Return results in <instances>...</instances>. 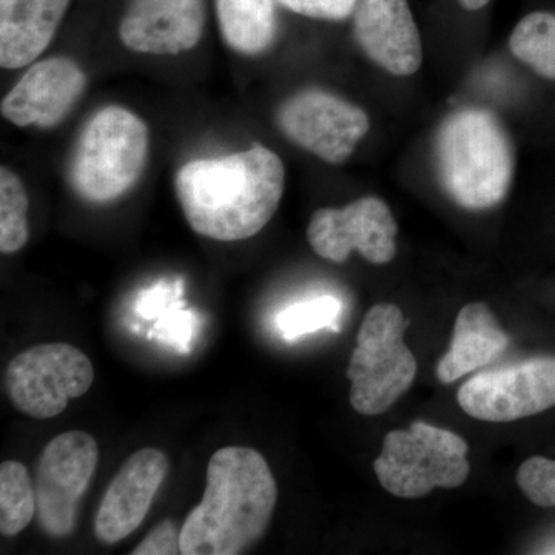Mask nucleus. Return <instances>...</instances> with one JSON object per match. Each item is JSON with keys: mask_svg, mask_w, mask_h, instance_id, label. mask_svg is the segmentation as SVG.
Segmentation results:
<instances>
[{"mask_svg": "<svg viewBox=\"0 0 555 555\" xmlns=\"http://www.w3.org/2000/svg\"><path fill=\"white\" fill-rule=\"evenodd\" d=\"M284 185L283 160L261 144L221 158L189 160L175 178L190 229L224 243L261 232L280 207Z\"/></svg>", "mask_w": 555, "mask_h": 555, "instance_id": "obj_1", "label": "nucleus"}, {"mask_svg": "<svg viewBox=\"0 0 555 555\" xmlns=\"http://www.w3.org/2000/svg\"><path fill=\"white\" fill-rule=\"evenodd\" d=\"M206 491L181 526L182 555H238L264 535L278 500L275 477L257 449H218Z\"/></svg>", "mask_w": 555, "mask_h": 555, "instance_id": "obj_2", "label": "nucleus"}, {"mask_svg": "<svg viewBox=\"0 0 555 555\" xmlns=\"http://www.w3.org/2000/svg\"><path fill=\"white\" fill-rule=\"evenodd\" d=\"M436 158L448 195L470 210L495 207L513 184V141L502 120L489 109L452 113L438 130Z\"/></svg>", "mask_w": 555, "mask_h": 555, "instance_id": "obj_3", "label": "nucleus"}, {"mask_svg": "<svg viewBox=\"0 0 555 555\" xmlns=\"http://www.w3.org/2000/svg\"><path fill=\"white\" fill-rule=\"evenodd\" d=\"M147 124L130 109L109 105L87 120L73 147L68 181L79 198L108 204L134 188L147 164Z\"/></svg>", "mask_w": 555, "mask_h": 555, "instance_id": "obj_4", "label": "nucleus"}, {"mask_svg": "<svg viewBox=\"0 0 555 555\" xmlns=\"http://www.w3.org/2000/svg\"><path fill=\"white\" fill-rule=\"evenodd\" d=\"M406 324L396 305L369 309L347 367L350 404L358 414H385L414 383L416 360L404 345Z\"/></svg>", "mask_w": 555, "mask_h": 555, "instance_id": "obj_5", "label": "nucleus"}, {"mask_svg": "<svg viewBox=\"0 0 555 555\" xmlns=\"http://www.w3.org/2000/svg\"><path fill=\"white\" fill-rule=\"evenodd\" d=\"M469 447L448 429L416 422L387 434L374 469L379 483L400 499H420L436 488L454 489L469 477Z\"/></svg>", "mask_w": 555, "mask_h": 555, "instance_id": "obj_6", "label": "nucleus"}, {"mask_svg": "<svg viewBox=\"0 0 555 555\" xmlns=\"http://www.w3.org/2000/svg\"><path fill=\"white\" fill-rule=\"evenodd\" d=\"M94 382L90 358L67 343H46L24 350L7 367V392L31 418L60 415L69 400L86 396Z\"/></svg>", "mask_w": 555, "mask_h": 555, "instance_id": "obj_7", "label": "nucleus"}, {"mask_svg": "<svg viewBox=\"0 0 555 555\" xmlns=\"http://www.w3.org/2000/svg\"><path fill=\"white\" fill-rule=\"evenodd\" d=\"M100 460L96 440L82 430L61 434L43 448L36 470V516L54 539L75 531L80 499Z\"/></svg>", "mask_w": 555, "mask_h": 555, "instance_id": "obj_8", "label": "nucleus"}, {"mask_svg": "<svg viewBox=\"0 0 555 555\" xmlns=\"http://www.w3.org/2000/svg\"><path fill=\"white\" fill-rule=\"evenodd\" d=\"M460 408L473 418L509 423L555 406V357H534L480 372L460 387Z\"/></svg>", "mask_w": 555, "mask_h": 555, "instance_id": "obj_9", "label": "nucleus"}, {"mask_svg": "<svg viewBox=\"0 0 555 555\" xmlns=\"http://www.w3.org/2000/svg\"><path fill=\"white\" fill-rule=\"evenodd\" d=\"M276 124L288 141L328 164L349 159L371 127L364 109L321 90L288 98L278 109Z\"/></svg>", "mask_w": 555, "mask_h": 555, "instance_id": "obj_10", "label": "nucleus"}, {"mask_svg": "<svg viewBox=\"0 0 555 555\" xmlns=\"http://www.w3.org/2000/svg\"><path fill=\"white\" fill-rule=\"evenodd\" d=\"M398 225L385 201L366 196L343 208H320L308 228L318 257L343 264L353 250L372 264H387L397 255Z\"/></svg>", "mask_w": 555, "mask_h": 555, "instance_id": "obj_11", "label": "nucleus"}, {"mask_svg": "<svg viewBox=\"0 0 555 555\" xmlns=\"http://www.w3.org/2000/svg\"><path fill=\"white\" fill-rule=\"evenodd\" d=\"M87 87L83 69L68 57L33 64L3 98L2 116L17 127L51 129L67 118Z\"/></svg>", "mask_w": 555, "mask_h": 555, "instance_id": "obj_12", "label": "nucleus"}, {"mask_svg": "<svg viewBox=\"0 0 555 555\" xmlns=\"http://www.w3.org/2000/svg\"><path fill=\"white\" fill-rule=\"evenodd\" d=\"M169 460L159 449L145 448L124 463L102 499L94 534L105 545H115L142 525L160 485L169 474Z\"/></svg>", "mask_w": 555, "mask_h": 555, "instance_id": "obj_13", "label": "nucleus"}, {"mask_svg": "<svg viewBox=\"0 0 555 555\" xmlns=\"http://www.w3.org/2000/svg\"><path fill=\"white\" fill-rule=\"evenodd\" d=\"M204 25V0H130L119 39L137 53L177 56L198 46Z\"/></svg>", "mask_w": 555, "mask_h": 555, "instance_id": "obj_14", "label": "nucleus"}, {"mask_svg": "<svg viewBox=\"0 0 555 555\" xmlns=\"http://www.w3.org/2000/svg\"><path fill=\"white\" fill-rule=\"evenodd\" d=\"M353 33L361 50L390 75L411 76L422 67V38L408 0H361Z\"/></svg>", "mask_w": 555, "mask_h": 555, "instance_id": "obj_15", "label": "nucleus"}, {"mask_svg": "<svg viewBox=\"0 0 555 555\" xmlns=\"http://www.w3.org/2000/svg\"><path fill=\"white\" fill-rule=\"evenodd\" d=\"M72 0H0V65L16 69L38 60L56 36Z\"/></svg>", "mask_w": 555, "mask_h": 555, "instance_id": "obj_16", "label": "nucleus"}, {"mask_svg": "<svg viewBox=\"0 0 555 555\" xmlns=\"http://www.w3.org/2000/svg\"><path fill=\"white\" fill-rule=\"evenodd\" d=\"M509 338L491 309L483 302H470L456 317L451 349L438 363V379L451 385L492 363L505 352Z\"/></svg>", "mask_w": 555, "mask_h": 555, "instance_id": "obj_17", "label": "nucleus"}, {"mask_svg": "<svg viewBox=\"0 0 555 555\" xmlns=\"http://www.w3.org/2000/svg\"><path fill=\"white\" fill-rule=\"evenodd\" d=\"M276 0H217L222 39L236 53L255 56L276 36Z\"/></svg>", "mask_w": 555, "mask_h": 555, "instance_id": "obj_18", "label": "nucleus"}, {"mask_svg": "<svg viewBox=\"0 0 555 555\" xmlns=\"http://www.w3.org/2000/svg\"><path fill=\"white\" fill-rule=\"evenodd\" d=\"M509 49L542 78L555 80V14L534 11L511 33Z\"/></svg>", "mask_w": 555, "mask_h": 555, "instance_id": "obj_19", "label": "nucleus"}, {"mask_svg": "<svg viewBox=\"0 0 555 555\" xmlns=\"http://www.w3.org/2000/svg\"><path fill=\"white\" fill-rule=\"evenodd\" d=\"M36 514V492L27 467L20 462L0 465V532L21 534Z\"/></svg>", "mask_w": 555, "mask_h": 555, "instance_id": "obj_20", "label": "nucleus"}, {"mask_svg": "<svg viewBox=\"0 0 555 555\" xmlns=\"http://www.w3.org/2000/svg\"><path fill=\"white\" fill-rule=\"evenodd\" d=\"M27 189L9 167L0 169V251L16 254L30 238Z\"/></svg>", "mask_w": 555, "mask_h": 555, "instance_id": "obj_21", "label": "nucleus"}, {"mask_svg": "<svg viewBox=\"0 0 555 555\" xmlns=\"http://www.w3.org/2000/svg\"><path fill=\"white\" fill-rule=\"evenodd\" d=\"M343 305L338 298L324 295L288 306L278 315L276 324L281 337L286 341H297L305 335L313 334L321 328L338 331V318Z\"/></svg>", "mask_w": 555, "mask_h": 555, "instance_id": "obj_22", "label": "nucleus"}, {"mask_svg": "<svg viewBox=\"0 0 555 555\" xmlns=\"http://www.w3.org/2000/svg\"><path fill=\"white\" fill-rule=\"evenodd\" d=\"M521 492L537 506H555V462L545 456H532L517 470Z\"/></svg>", "mask_w": 555, "mask_h": 555, "instance_id": "obj_23", "label": "nucleus"}, {"mask_svg": "<svg viewBox=\"0 0 555 555\" xmlns=\"http://www.w3.org/2000/svg\"><path fill=\"white\" fill-rule=\"evenodd\" d=\"M155 331L160 341L185 353L192 347V339L198 331V318L190 310H185L184 301L178 299L160 313Z\"/></svg>", "mask_w": 555, "mask_h": 555, "instance_id": "obj_24", "label": "nucleus"}, {"mask_svg": "<svg viewBox=\"0 0 555 555\" xmlns=\"http://www.w3.org/2000/svg\"><path fill=\"white\" fill-rule=\"evenodd\" d=\"M278 2L284 9L310 20L343 21L357 9L358 0H278Z\"/></svg>", "mask_w": 555, "mask_h": 555, "instance_id": "obj_25", "label": "nucleus"}, {"mask_svg": "<svg viewBox=\"0 0 555 555\" xmlns=\"http://www.w3.org/2000/svg\"><path fill=\"white\" fill-rule=\"evenodd\" d=\"M181 554V529L175 521H163L145 535L131 555H178Z\"/></svg>", "mask_w": 555, "mask_h": 555, "instance_id": "obj_26", "label": "nucleus"}, {"mask_svg": "<svg viewBox=\"0 0 555 555\" xmlns=\"http://www.w3.org/2000/svg\"><path fill=\"white\" fill-rule=\"evenodd\" d=\"M182 295V281H159L155 286L147 288L139 295L137 312L145 320H153L159 317L169 306L178 301Z\"/></svg>", "mask_w": 555, "mask_h": 555, "instance_id": "obj_27", "label": "nucleus"}, {"mask_svg": "<svg viewBox=\"0 0 555 555\" xmlns=\"http://www.w3.org/2000/svg\"><path fill=\"white\" fill-rule=\"evenodd\" d=\"M459 2L467 11H478L485 9L491 0H459Z\"/></svg>", "mask_w": 555, "mask_h": 555, "instance_id": "obj_28", "label": "nucleus"}]
</instances>
